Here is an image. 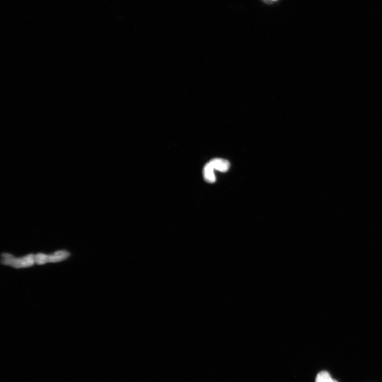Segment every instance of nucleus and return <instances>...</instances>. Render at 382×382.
<instances>
[{
	"mask_svg": "<svg viewBox=\"0 0 382 382\" xmlns=\"http://www.w3.org/2000/svg\"><path fill=\"white\" fill-rule=\"evenodd\" d=\"M1 256L2 265L10 266L15 268L31 267L35 263V255L32 254L19 258L15 257L8 254H2Z\"/></svg>",
	"mask_w": 382,
	"mask_h": 382,
	"instance_id": "nucleus-1",
	"label": "nucleus"
},
{
	"mask_svg": "<svg viewBox=\"0 0 382 382\" xmlns=\"http://www.w3.org/2000/svg\"><path fill=\"white\" fill-rule=\"evenodd\" d=\"M70 255V253L66 251H58L50 255L39 254L35 255V262L39 265L48 262H58L65 260Z\"/></svg>",
	"mask_w": 382,
	"mask_h": 382,
	"instance_id": "nucleus-2",
	"label": "nucleus"
},
{
	"mask_svg": "<svg viewBox=\"0 0 382 382\" xmlns=\"http://www.w3.org/2000/svg\"><path fill=\"white\" fill-rule=\"evenodd\" d=\"M209 162L212 167L214 168V170L221 172L225 173L229 169L230 163L225 159H214L211 160Z\"/></svg>",
	"mask_w": 382,
	"mask_h": 382,
	"instance_id": "nucleus-3",
	"label": "nucleus"
},
{
	"mask_svg": "<svg viewBox=\"0 0 382 382\" xmlns=\"http://www.w3.org/2000/svg\"><path fill=\"white\" fill-rule=\"evenodd\" d=\"M214 168L212 167L209 162L205 165L203 170V175L205 180L209 183H215L216 178L214 172Z\"/></svg>",
	"mask_w": 382,
	"mask_h": 382,
	"instance_id": "nucleus-4",
	"label": "nucleus"
},
{
	"mask_svg": "<svg viewBox=\"0 0 382 382\" xmlns=\"http://www.w3.org/2000/svg\"><path fill=\"white\" fill-rule=\"evenodd\" d=\"M334 380L328 372L322 371L318 374L316 382H334Z\"/></svg>",
	"mask_w": 382,
	"mask_h": 382,
	"instance_id": "nucleus-5",
	"label": "nucleus"
},
{
	"mask_svg": "<svg viewBox=\"0 0 382 382\" xmlns=\"http://www.w3.org/2000/svg\"><path fill=\"white\" fill-rule=\"evenodd\" d=\"M334 382H338V381L334 380Z\"/></svg>",
	"mask_w": 382,
	"mask_h": 382,
	"instance_id": "nucleus-6",
	"label": "nucleus"
}]
</instances>
